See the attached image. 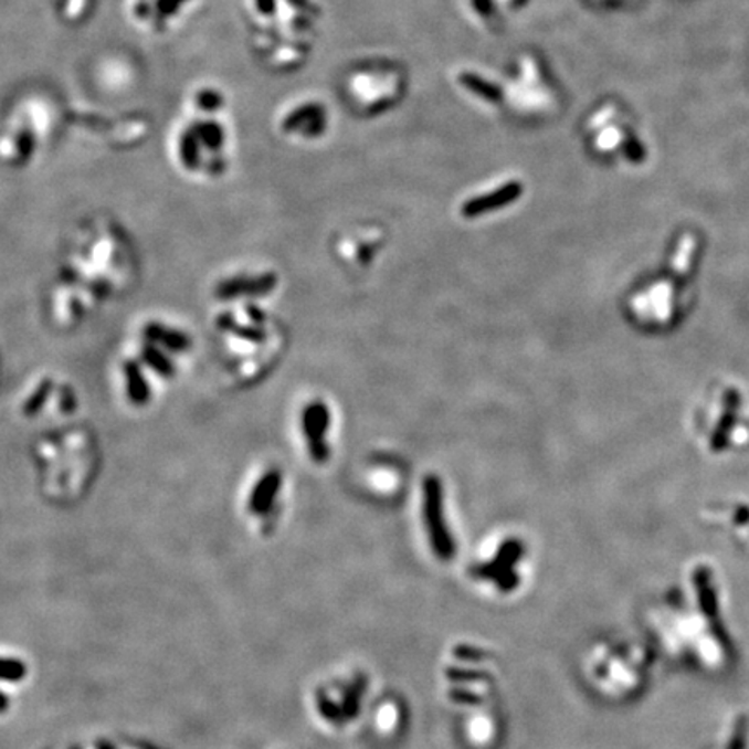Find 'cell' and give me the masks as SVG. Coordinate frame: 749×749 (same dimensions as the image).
<instances>
[{
  "label": "cell",
  "mask_w": 749,
  "mask_h": 749,
  "mask_svg": "<svg viewBox=\"0 0 749 749\" xmlns=\"http://www.w3.org/2000/svg\"><path fill=\"white\" fill-rule=\"evenodd\" d=\"M278 285L274 273H233L221 276L212 286V297L222 304L254 303V298L264 297Z\"/></svg>",
  "instance_id": "7"
},
{
  "label": "cell",
  "mask_w": 749,
  "mask_h": 749,
  "mask_svg": "<svg viewBox=\"0 0 749 749\" xmlns=\"http://www.w3.org/2000/svg\"><path fill=\"white\" fill-rule=\"evenodd\" d=\"M137 339L154 344V346L160 347L178 359L190 355L194 346L190 331H186L184 328L178 327L173 323L163 321V319H149V321L143 323Z\"/></svg>",
  "instance_id": "12"
},
{
  "label": "cell",
  "mask_w": 749,
  "mask_h": 749,
  "mask_svg": "<svg viewBox=\"0 0 749 749\" xmlns=\"http://www.w3.org/2000/svg\"><path fill=\"white\" fill-rule=\"evenodd\" d=\"M77 408V392L65 380L51 374L33 379L20 399L21 415L27 420L44 419L45 415L70 416Z\"/></svg>",
  "instance_id": "6"
},
{
  "label": "cell",
  "mask_w": 749,
  "mask_h": 749,
  "mask_svg": "<svg viewBox=\"0 0 749 749\" xmlns=\"http://www.w3.org/2000/svg\"><path fill=\"white\" fill-rule=\"evenodd\" d=\"M200 0H124L125 17L137 32L169 35L193 14Z\"/></svg>",
  "instance_id": "5"
},
{
  "label": "cell",
  "mask_w": 749,
  "mask_h": 749,
  "mask_svg": "<svg viewBox=\"0 0 749 749\" xmlns=\"http://www.w3.org/2000/svg\"><path fill=\"white\" fill-rule=\"evenodd\" d=\"M117 377L122 398L130 408L143 410L154 403L157 380L143 367L141 361L133 352L120 359Z\"/></svg>",
  "instance_id": "8"
},
{
  "label": "cell",
  "mask_w": 749,
  "mask_h": 749,
  "mask_svg": "<svg viewBox=\"0 0 749 749\" xmlns=\"http://www.w3.org/2000/svg\"><path fill=\"white\" fill-rule=\"evenodd\" d=\"M127 234L109 219L78 228L49 294L51 318L60 328L78 327L103 304L124 295L136 276Z\"/></svg>",
  "instance_id": "1"
},
{
  "label": "cell",
  "mask_w": 749,
  "mask_h": 749,
  "mask_svg": "<svg viewBox=\"0 0 749 749\" xmlns=\"http://www.w3.org/2000/svg\"><path fill=\"white\" fill-rule=\"evenodd\" d=\"M460 81H462V84H464L467 89H471L472 93L479 94L484 99H489V102H496V99H498V91H496L493 85H489L488 82L481 81L477 75H471V73H468V75H462Z\"/></svg>",
  "instance_id": "15"
},
{
  "label": "cell",
  "mask_w": 749,
  "mask_h": 749,
  "mask_svg": "<svg viewBox=\"0 0 749 749\" xmlns=\"http://www.w3.org/2000/svg\"><path fill=\"white\" fill-rule=\"evenodd\" d=\"M54 129L53 109L42 97H24L0 133V161L12 169H27L44 151Z\"/></svg>",
  "instance_id": "4"
},
{
  "label": "cell",
  "mask_w": 749,
  "mask_h": 749,
  "mask_svg": "<svg viewBox=\"0 0 749 749\" xmlns=\"http://www.w3.org/2000/svg\"><path fill=\"white\" fill-rule=\"evenodd\" d=\"M283 488V474L279 468L271 467L262 471L249 489H246L243 510L252 520H266L273 511L276 499Z\"/></svg>",
  "instance_id": "11"
},
{
  "label": "cell",
  "mask_w": 749,
  "mask_h": 749,
  "mask_svg": "<svg viewBox=\"0 0 749 749\" xmlns=\"http://www.w3.org/2000/svg\"><path fill=\"white\" fill-rule=\"evenodd\" d=\"M330 422V410L323 401H310L303 408L300 429L306 440L307 453L315 464H325L330 456L327 443Z\"/></svg>",
  "instance_id": "10"
},
{
  "label": "cell",
  "mask_w": 749,
  "mask_h": 749,
  "mask_svg": "<svg viewBox=\"0 0 749 749\" xmlns=\"http://www.w3.org/2000/svg\"><path fill=\"white\" fill-rule=\"evenodd\" d=\"M54 12L68 24H81L87 20L94 0H51Z\"/></svg>",
  "instance_id": "14"
},
{
  "label": "cell",
  "mask_w": 749,
  "mask_h": 749,
  "mask_svg": "<svg viewBox=\"0 0 749 749\" xmlns=\"http://www.w3.org/2000/svg\"><path fill=\"white\" fill-rule=\"evenodd\" d=\"M167 157L188 181H222L231 172L236 161V125L230 94L221 84L191 85L167 134Z\"/></svg>",
  "instance_id": "2"
},
{
  "label": "cell",
  "mask_w": 749,
  "mask_h": 749,
  "mask_svg": "<svg viewBox=\"0 0 749 749\" xmlns=\"http://www.w3.org/2000/svg\"><path fill=\"white\" fill-rule=\"evenodd\" d=\"M33 456L44 495L66 504L84 495L99 465L96 440L82 428L41 435Z\"/></svg>",
  "instance_id": "3"
},
{
  "label": "cell",
  "mask_w": 749,
  "mask_h": 749,
  "mask_svg": "<svg viewBox=\"0 0 749 749\" xmlns=\"http://www.w3.org/2000/svg\"><path fill=\"white\" fill-rule=\"evenodd\" d=\"M520 193H523V186L519 182H508V184L502 186L492 193L468 200L462 212H464L465 218H479V215L489 214L493 210L510 205V203L516 202Z\"/></svg>",
  "instance_id": "13"
},
{
  "label": "cell",
  "mask_w": 749,
  "mask_h": 749,
  "mask_svg": "<svg viewBox=\"0 0 749 749\" xmlns=\"http://www.w3.org/2000/svg\"><path fill=\"white\" fill-rule=\"evenodd\" d=\"M423 517H425L435 552L441 557L452 556V536L447 532L446 520H444L443 484L435 476H429L423 481Z\"/></svg>",
  "instance_id": "9"
}]
</instances>
